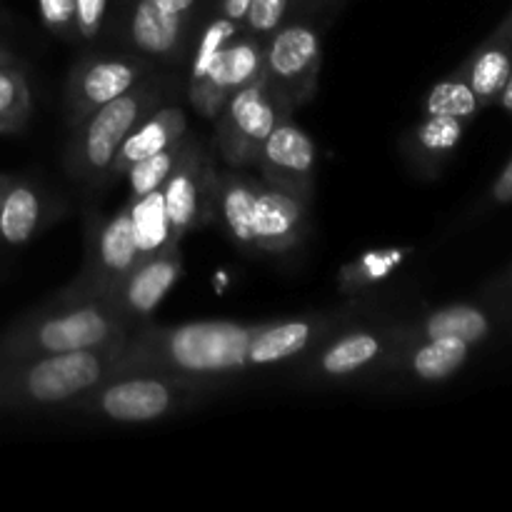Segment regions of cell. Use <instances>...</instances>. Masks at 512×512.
I'll return each mask as SVG.
<instances>
[{"label":"cell","instance_id":"f35d334b","mask_svg":"<svg viewBox=\"0 0 512 512\" xmlns=\"http://www.w3.org/2000/svg\"><path fill=\"white\" fill-rule=\"evenodd\" d=\"M15 133H18V130L10 128L8 123H3V120H0V135H15Z\"/></svg>","mask_w":512,"mask_h":512},{"label":"cell","instance_id":"f1b7e54d","mask_svg":"<svg viewBox=\"0 0 512 512\" xmlns=\"http://www.w3.org/2000/svg\"><path fill=\"white\" fill-rule=\"evenodd\" d=\"M293 0H253L245 18L243 33L265 40L290 13Z\"/></svg>","mask_w":512,"mask_h":512},{"label":"cell","instance_id":"836d02e7","mask_svg":"<svg viewBox=\"0 0 512 512\" xmlns=\"http://www.w3.org/2000/svg\"><path fill=\"white\" fill-rule=\"evenodd\" d=\"M253 0H220V15L228 18L230 23H235L238 28H243L245 18H248V10Z\"/></svg>","mask_w":512,"mask_h":512},{"label":"cell","instance_id":"d4e9b609","mask_svg":"<svg viewBox=\"0 0 512 512\" xmlns=\"http://www.w3.org/2000/svg\"><path fill=\"white\" fill-rule=\"evenodd\" d=\"M480 113H483V105L478 103L473 88L458 70H453L448 78L438 80L425 95L423 115H453V118L473 123Z\"/></svg>","mask_w":512,"mask_h":512},{"label":"cell","instance_id":"9c48e42d","mask_svg":"<svg viewBox=\"0 0 512 512\" xmlns=\"http://www.w3.org/2000/svg\"><path fill=\"white\" fill-rule=\"evenodd\" d=\"M320 65L323 43L318 28L295 15L265 38L263 80L293 113L318 93Z\"/></svg>","mask_w":512,"mask_h":512},{"label":"cell","instance_id":"277c9868","mask_svg":"<svg viewBox=\"0 0 512 512\" xmlns=\"http://www.w3.org/2000/svg\"><path fill=\"white\" fill-rule=\"evenodd\" d=\"M133 325L120 318L103 298L53 300V305L25 315L0 338V358L60 355L123 345Z\"/></svg>","mask_w":512,"mask_h":512},{"label":"cell","instance_id":"603a6c76","mask_svg":"<svg viewBox=\"0 0 512 512\" xmlns=\"http://www.w3.org/2000/svg\"><path fill=\"white\" fill-rule=\"evenodd\" d=\"M415 248L410 245H393V248H373L360 253L350 263H345L338 273V288L343 295H360L373 285L383 283L385 278L395 273Z\"/></svg>","mask_w":512,"mask_h":512},{"label":"cell","instance_id":"6da1fadb","mask_svg":"<svg viewBox=\"0 0 512 512\" xmlns=\"http://www.w3.org/2000/svg\"><path fill=\"white\" fill-rule=\"evenodd\" d=\"M345 318V313H313L265 323H143L125 340L123 368L158 370L208 388L235 375L298 363Z\"/></svg>","mask_w":512,"mask_h":512},{"label":"cell","instance_id":"44dd1931","mask_svg":"<svg viewBox=\"0 0 512 512\" xmlns=\"http://www.w3.org/2000/svg\"><path fill=\"white\" fill-rule=\"evenodd\" d=\"M50 205L43 190L25 178H10L0 203V245H25L50 220Z\"/></svg>","mask_w":512,"mask_h":512},{"label":"cell","instance_id":"83f0119b","mask_svg":"<svg viewBox=\"0 0 512 512\" xmlns=\"http://www.w3.org/2000/svg\"><path fill=\"white\" fill-rule=\"evenodd\" d=\"M243 33V28H238L235 23H230L228 18L218 15L215 20H210L208 28L203 30L200 35L198 45H195V55L193 63H190V73H188V90L195 88V85L203 80V75L208 73V68L213 65V60L218 58L220 50L235 38V35Z\"/></svg>","mask_w":512,"mask_h":512},{"label":"cell","instance_id":"ac0fdd59","mask_svg":"<svg viewBox=\"0 0 512 512\" xmlns=\"http://www.w3.org/2000/svg\"><path fill=\"white\" fill-rule=\"evenodd\" d=\"M188 135V115L183 108H155L145 115L138 125L128 133V138L120 145L115 155L113 175L123 178L125 170L148 155L160 153L165 148H173Z\"/></svg>","mask_w":512,"mask_h":512},{"label":"cell","instance_id":"52a82bcc","mask_svg":"<svg viewBox=\"0 0 512 512\" xmlns=\"http://www.w3.org/2000/svg\"><path fill=\"white\" fill-rule=\"evenodd\" d=\"M140 260L135 240L133 215L125 203L110 218L88 215L85 225V258L80 273L60 290L58 298H108L115 285L135 268Z\"/></svg>","mask_w":512,"mask_h":512},{"label":"cell","instance_id":"8d00e7d4","mask_svg":"<svg viewBox=\"0 0 512 512\" xmlns=\"http://www.w3.org/2000/svg\"><path fill=\"white\" fill-rule=\"evenodd\" d=\"M5 63H15V55L10 53L5 45H0V65H5Z\"/></svg>","mask_w":512,"mask_h":512},{"label":"cell","instance_id":"7402d4cb","mask_svg":"<svg viewBox=\"0 0 512 512\" xmlns=\"http://www.w3.org/2000/svg\"><path fill=\"white\" fill-rule=\"evenodd\" d=\"M188 23L170 18L155 5V0H135L128 18L130 43L143 55L170 63L180 55Z\"/></svg>","mask_w":512,"mask_h":512},{"label":"cell","instance_id":"2e32d148","mask_svg":"<svg viewBox=\"0 0 512 512\" xmlns=\"http://www.w3.org/2000/svg\"><path fill=\"white\" fill-rule=\"evenodd\" d=\"M500 323H505V320L488 303H448L428 310L425 315L408 320V323L395 325L393 333L398 338V348L415 343V340L430 338H460L478 348L485 340L493 338Z\"/></svg>","mask_w":512,"mask_h":512},{"label":"cell","instance_id":"4316f807","mask_svg":"<svg viewBox=\"0 0 512 512\" xmlns=\"http://www.w3.org/2000/svg\"><path fill=\"white\" fill-rule=\"evenodd\" d=\"M30 113H33V95L23 68L15 63L0 65V120L20 133L30 120Z\"/></svg>","mask_w":512,"mask_h":512},{"label":"cell","instance_id":"ffe728a7","mask_svg":"<svg viewBox=\"0 0 512 512\" xmlns=\"http://www.w3.org/2000/svg\"><path fill=\"white\" fill-rule=\"evenodd\" d=\"M468 128L470 120L453 118V115H423V120L408 133L405 153L415 170L438 175L460 148Z\"/></svg>","mask_w":512,"mask_h":512},{"label":"cell","instance_id":"9a60e30c","mask_svg":"<svg viewBox=\"0 0 512 512\" xmlns=\"http://www.w3.org/2000/svg\"><path fill=\"white\" fill-rule=\"evenodd\" d=\"M180 275H183V250L175 245L150 258H140L105 300L113 305L120 318L138 328L153 318L160 303L178 285Z\"/></svg>","mask_w":512,"mask_h":512},{"label":"cell","instance_id":"30bf717a","mask_svg":"<svg viewBox=\"0 0 512 512\" xmlns=\"http://www.w3.org/2000/svg\"><path fill=\"white\" fill-rule=\"evenodd\" d=\"M395 350H398V338L393 328L355 325L348 330H335L320 340L305 358H300V370L315 383H340L388 365Z\"/></svg>","mask_w":512,"mask_h":512},{"label":"cell","instance_id":"3957f363","mask_svg":"<svg viewBox=\"0 0 512 512\" xmlns=\"http://www.w3.org/2000/svg\"><path fill=\"white\" fill-rule=\"evenodd\" d=\"M123 345L80 353L0 358V413L75 408L90 390L123 370Z\"/></svg>","mask_w":512,"mask_h":512},{"label":"cell","instance_id":"7c38bea8","mask_svg":"<svg viewBox=\"0 0 512 512\" xmlns=\"http://www.w3.org/2000/svg\"><path fill=\"white\" fill-rule=\"evenodd\" d=\"M148 65L130 55H90L80 60L65 85V120L68 128L88 118L100 105L128 93L148 78Z\"/></svg>","mask_w":512,"mask_h":512},{"label":"cell","instance_id":"cb8c5ba5","mask_svg":"<svg viewBox=\"0 0 512 512\" xmlns=\"http://www.w3.org/2000/svg\"><path fill=\"white\" fill-rule=\"evenodd\" d=\"M128 205L130 215H133V228L135 240H138L140 258H150V255H158L163 253V250L180 245L178 240L173 238V230H170L163 190H155V193L143 195V198H128Z\"/></svg>","mask_w":512,"mask_h":512},{"label":"cell","instance_id":"484cf974","mask_svg":"<svg viewBox=\"0 0 512 512\" xmlns=\"http://www.w3.org/2000/svg\"><path fill=\"white\" fill-rule=\"evenodd\" d=\"M188 138L190 135H185V138L180 140L178 145H173V148H165L160 150V153L148 155V158L138 160V163H133L125 170L123 178L128 180L130 198H143V195L155 193V190H163V185L168 183L173 170L178 168L185 148H188Z\"/></svg>","mask_w":512,"mask_h":512},{"label":"cell","instance_id":"5b68a950","mask_svg":"<svg viewBox=\"0 0 512 512\" xmlns=\"http://www.w3.org/2000/svg\"><path fill=\"white\" fill-rule=\"evenodd\" d=\"M163 98V83L148 75L143 83L100 105L88 118L73 125L65 148V168L70 178L90 188L115 178L113 165L120 145L145 115L163 105Z\"/></svg>","mask_w":512,"mask_h":512},{"label":"cell","instance_id":"d6a6232c","mask_svg":"<svg viewBox=\"0 0 512 512\" xmlns=\"http://www.w3.org/2000/svg\"><path fill=\"white\" fill-rule=\"evenodd\" d=\"M483 205L485 208H508V205H512V155L490 183Z\"/></svg>","mask_w":512,"mask_h":512},{"label":"cell","instance_id":"8fae6325","mask_svg":"<svg viewBox=\"0 0 512 512\" xmlns=\"http://www.w3.org/2000/svg\"><path fill=\"white\" fill-rule=\"evenodd\" d=\"M218 173L220 170H215L203 143L188 138V148H185L178 168L163 185L165 213H168L170 230L178 243H183L185 235L193 233L198 225H205L210 218H215Z\"/></svg>","mask_w":512,"mask_h":512},{"label":"cell","instance_id":"8992f818","mask_svg":"<svg viewBox=\"0 0 512 512\" xmlns=\"http://www.w3.org/2000/svg\"><path fill=\"white\" fill-rule=\"evenodd\" d=\"M203 388L158 370L123 368L90 390L73 410L105 423H158L183 413Z\"/></svg>","mask_w":512,"mask_h":512},{"label":"cell","instance_id":"4fadbf2b","mask_svg":"<svg viewBox=\"0 0 512 512\" xmlns=\"http://www.w3.org/2000/svg\"><path fill=\"white\" fill-rule=\"evenodd\" d=\"M255 168L265 183L313 203L318 148H315V140L295 123L293 115L275 125L260 150Z\"/></svg>","mask_w":512,"mask_h":512},{"label":"cell","instance_id":"e575fe53","mask_svg":"<svg viewBox=\"0 0 512 512\" xmlns=\"http://www.w3.org/2000/svg\"><path fill=\"white\" fill-rule=\"evenodd\" d=\"M195 3H198V0H155V5H158L165 15L183 20V23H190Z\"/></svg>","mask_w":512,"mask_h":512},{"label":"cell","instance_id":"ba28073f","mask_svg":"<svg viewBox=\"0 0 512 512\" xmlns=\"http://www.w3.org/2000/svg\"><path fill=\"white\" fill-rule=\"evenodd\" d=\"M293 110L268 88L260 75L240 88L215 118V150L228 168H255L265 140Z\"/></svg>","mask_w":512,"mask_h":512},{"label":"cell","instance_id":"7a4b0ae2","mask_svg":"<svg viewBox=\"0 0 512 512\" xmlns=\"http://www.w3.org/2000/svg\"><path fill=\"white\" fill-rule=\"evenodd\" d=\"M308 200L263 178L230 168L218 173L215 218L235 245L250 253L278 255L303 243L310 228Z\"/></svg>","mask_w":512,"mask_h":512},{"label":"cell","instance_id":"e0dca14e","mask_svg":"<svg viewBox=\"0 0 512 512\" xmlns=\"http://www.w3.org/2000/svg\"><path fill=\"white\" fill-rule=\"evenodd\" d=\"M512 70V35L503 23L463 60L458 73L468 80L478 103L485 108L498 103Z\"/></svg>","mask_w":512,"mask_h":512},{"label":"cell","instance_id":"74e56055","mask_svg":"<svg viewBox=\"0 0 512 512\" xmlns=\"http://www.w3.org/2000/svg\"><path fill=\"white\" fill-rule=\"evenodd\" d=\"M8 185H10V175L0 173V203H3V195H5V190H8Z\"/></svg>","mask_w":512,"mask_h":512},{"label":"cell","instance_id":"1f68e13d","mask_svg":"<svg viewBox=\"0 0 512 512\" xmlns=\"http://www.w3.org/2000/svg\"><path fill=\"white\" fill-rule=\"evenodd\" d=\"M485 303L493 305L505 323H512V263L488 285Z\"/></svg>","mask_w":512,"mask_h":512},{"label":"cell","instance_id":"4dcf8cb0","mask_svg":"<svg viewBox=\"0 0 512 512\" xmlns=\"http://www.w3.org/2000/svg\"><path fill=\"white\" fill-rule=\"evenodd\" d=\"M110 0H75V30L78 40H95L103 30Z\"/></svg>","mask_w":512,"mask_h":512},{"label":"cell","instance_id":"d6986e66","mask_svg":"<svg viewBox=\"0 0 512 512\" xmlns=\"http://www.w3.org/2000/svg\"><path fill=\"white\" fill-rule=\"evenodd\" d=\"M473 355V345L460 338H430L400 345L393 360H398L403 373L418 383H443L453 378Z\"/></svg>","mask_w":512,"mask_h":512},{"label":"cell","instance_id":"ab89813d","mask_svg":"<svg viewBox=\"0 0 512 512\" xmlns=\"http://www.w3.org/2000/svg\"><path fill=\"white\" fill-rule=\"evenodd\" d=\"M503 25H505V28L510 30V35H512V10H510V15H508V18L503 20Z\"/></svg>","mask_w":512,"mask_h":512},{"label":"cell","instance_id":"5bb4252c","mask_svg":"<svg viewBox=\"0 0 512 512\" xmlns=\"http://www.w3.org/2000/svg\"><path fill=\"white\" fill-rule=\"evenodd\" d=\"M263 50L265 40L253 38L248 33H240L225 45L203 75L195 88L188 90L190 103L195 113L203 118L215 120L223 110V105L238 93L240 88L250 85L263 75Z\"/></svg>","mask_w":512,"mask_h":512},{"label":"cell","instance_id":"f546056e","mask_svg":"<svg viewBox=\"0 0 512 512\" xmlns=\"http://www.w3.org/2000/svg\"><path fill=\"white\" fill-rule=\"evenodd\" d=\"M40 20L53 35L65 40H78L75 30V0H38Z\"/></svg>","mask_w":512,"mask_h":512},{"label":"cell","instance_id":"d590c367","mask_svg":"<svg viewBox=\"0 0 512 512\" xmlns=\"http://www.w3.org/2000/svg\"><path fill=\"white\" fill-rule=\"evenodd\" d=\"M495 105H500V110H503V113H508L510 118H512V70H510V78H508V83H505L503 93H500L498 103H495Z\"/></svg>","mask_w":512,"mask_h":512}]
</instances>
